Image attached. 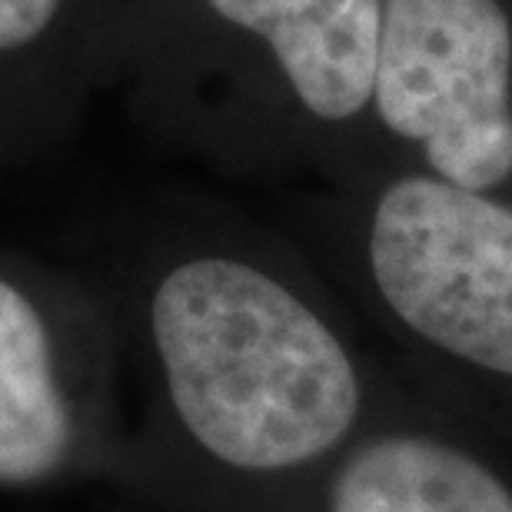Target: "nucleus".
Listing matches in <instances>:
<instances>
[{
	"label": "nucleus",
	"instance_id": "4",
	"mask_svg": "<svg viewBox=\"0 0 512 512\" xmlns=\"http://www.w3.org/2000/svg\"><path fill=\"white\" fill-rule=\"evenodd\" d=\"M230 24L270 40L296 97L343 120L370 104L383 0H207Z\"/></svg>",
	"mask_w": 512,
	"mask_h": 512
},
{
	"label": "nucleus",
	"instance_id": "7",
	"mask_svg": "<svg viewBox=\"0 0 512 512\" xmlns=\"http://www.w3.org/2000/svg\"><path fill=\"white\" fill-rule=\"evenodd\" d=\"M60 0H0V50L30 44L50 27Z\"/></svg>",
	"mask_w": 512,
	"mask_h": 512
},
{
	"label": "nucleus",
	"instance_id": "6",
	"mask_svg": "<svg viewBox=\"0 0 512 512\" xmlns=\"http://www.w3.org/2000/svg\"><path fill=\"white\" fill-rule=\"evenodd\" d=\"M333 512H512V496L466 453L396 436L343 469Z\"/></svg>",
	"mask_w": 512,
	"mask_h": 512
},
{
	"label": "nucleus",
	"instance_id": "5",
	"mask_svg": "<svg viewBox=\"0 0 512 512\" xmlns=\"http://www.w3.org/2000/svg\"><path fill=\"white\" fill-rule=\"evenodd\" d=\"M70 413L34 303L0 280V486H30L67 456Z\"/></svg>",
	"mask_w": 512,
	"mask_h": 512
},
{
	"label": "nucleus",
	"instance_id": "1",
	"mask_svg": "<svg viewBox=\"0 0 512 512\" xmlns=\"http://www.w3.org/2000/svg\"><path fill=\"white\" fill-rule=\"evenodd\" d=\"M153 340L183 426L230 466L310 463L340 443L360 409L340 340L247 263L177 266L153 296Z\"/></svg>",
	"mask_w": 512,
	"mask_h": 512
},
{
	"label": "nucleus",
	"instance_id": "3",
	"mask_svg": "<svg viewBox=\"0 0 512 512\" xmlns=\"http://www.w3.org/2000/svg\"><path fill=\"white\" fill-rule=\"evenodd\" d=\"M386 303L419 336L512 376V210L413 177L386 190L370 237Z\"/></svg>",
	"mask_w": 512,
	"mask_h": 512
},
{
	"label": "nucleus",
	"instance_id": "2",
	"mask_svg": "<svg viewBox=\"0 0 512 512\" xmlns=\"http://www.w3.org/2000/svg\"><path fill=\"white\" fill-rule=\"evenodd\" d=\"M509 74L512 30L496 0H383L376 107L446 183L486 190L512 173Z\"/></svg>",
	"mask_w": 512,
	"mask_h": 512
}]
</instances>
